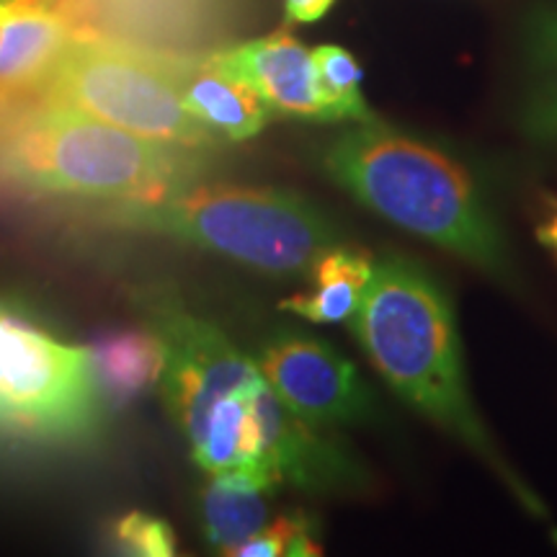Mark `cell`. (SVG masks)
Instances as JSON below:
<instances>
[{
  "mask_svg": "<svg viewBox=\"0 0 557 557\" xmlns=\"http://www.w3.org/2000/svg\"><path fill=\"white\" fill-rule=\"evenodd\" d=\"M369 361L410 408L462 442L534 517L542 500L500 457L472 403L449 297L426 271L400 256L374 263L372 284L351 320Z\"/></svg>",
  "mask_w": 557,
  "mask_h": 557,
  "instance_id": "1",
  "label": "cell"
},
{
  "mask_svg": "<svg viewBox=\"0 0 557 557\" xmlns=\"http://www.w3.org/2000/svg\"><path fill=\"white\" fill-rule=\"evenodd\" d=\"M24 96L178 148L199 150L218 139L186 109L169 58L109 41L70 37L45 78Z\"/></svg>",
  "mask_w": 557,
  "mask_h": 557,
  "instance_id": "5",
  "label": "cell"
},
{
  "mask_svg": "<svg viewBox=\"0 0 557 557\" xmlns=\"http://www.w3.org/2000/svg\"><path fill=\"white\" fill-rule=\"evenodd\" d=\"M235 557H305L320 555V545L312 537V527L305 517H282L267 524L261 532L233 549Z\"/></svg>",
  "mask_w": 557,
  "mask_h": 557,
  "instance_id": "20",
  "label": "cell"
},
{
  "mask_svg": "<svg viewBox=\"0 0 557 557\" xmlns=\"http://www.w3.org/2000/svg\"><path fill=\"white\" fill-rule=\"evenodd\" d=\"M320 99L325 116L333 120L372 122L364 96H361V67L351 52L338 45H323L312 52Z\"/></svg>",
  "mask_w": 557,
  "mask_h": 557,
  "instance_id": "19",
  "label": "cell"
},
{
  "mask_svg": "<svg viewBox=\"0 0 557 557\" xmlns=\"http://www.w3.org/2000/svg\"><path fill=\"white\" fill-rule=\"evenodd\" d=\"M191 148L156 143L107 122L39 101L0 99V176L58 197L158 201L189 186Z\"/></svg>",
  "mask_w": 557,
  "mask_h": 557,
  "instance_id": "3",
  "label": "cell"
},
{
  "mask_svg": "<svg viewBox=\"0 0 557 557\" xmlns=\"http://www.w3.org/2000/svg\"><path fill=\"white\" fill-rule=\"evenodd\" d=\"M129 225L156 230L271 276L312 271L336 246V230L310 201L253 186H199L116 209Z\"/></svg>",
  "mask_w": 557,
  "mask_h": 557,
  "instance_id": "4",
  "label": "cell"
},
{
  "mask_svg": "<svg viewBox=\"0 0 557 557\" xmlns=\"http://www.w3.org/2000/svg\"><path fill=\"white\" fill-rule=\"evenodd\" d=\"M537 238H540L542 243H545L547 248H553L555 253H557V207L553 209V214H549L545 225H540Z\"/></svg>",
  "mask_w": 557,
  "mask_h": 557,
  "instance_id": "23",
  "label": "cell"
},
{
  "mask_svg": "<svg viewBox=\"0 0 557 557\" xmlns=\"http://www.w3.org/2000/svg\"><path fill=\"white\" fill-rule=\"evenodd\" d=\"M160 341L165 351L160 374L165 400L191 447L199 442L218 403L230 395L259 389L267 382L259 364L205 320L169 318Z\"/></svg>",
  "mask_w": 557,
  "mask_h": 557,
  "instance_id": "8",
  "label": "cell"
},
{
  "mask_svg": "<svg viewBox=\"0 0 557 557\" xmlns=\"http://www.w3.org/2000/svg\"><path fill=\"white\" fill-rule=\"evenodd\" d=\"M253 416L259 429V459L282 483L305 491H351L364 483V472L338 444L320 434L263 385L253 395Z\"/></svg>",
  "mask_w": 557,
  "mask_h": 557,
  "instance_id": "10",
  "label": "cell"
},
{
  "mask_svg": "<svg viewBox=\"0 0 557 557\" xmlns=\"http://www.w3.org/2000/svg\"><path fill=\"white\" fill-rule=\"evenodd\" d=\"M186 109L197 120L233 143L256 137L269 120V107L246 83L222 73L205 58H169Z\"/></svg>",
  "mask_w": 557,
  "mask_h": 557,
  "instance_id": "13",
  "label": "cell"
},
{
  "mask_svg": "<svg viewBox=\"0 0 557 557\" xmlns=\"http://www.w3.org/2000/svg\"><path fill=\"white\" fill-rule=\"evenodd\" d=\"M73 39H96L158 58L220 50L238 0H47Z\"/></svg>",
  "mask_w": 557,
  "mask_h": 557,
  "instance_id": "7",
  "label": "cell"
},
{
  "mask_svg": "<svg viewBox=\"0 0 557 557\" xmlns=\"http://www.w3.org/2000/svg\"><path fill=\"white\" fill-rule=\"evenodd\" d=\"M90 351L94 377L114 403H127L160 382L165 351L160 336L139 331L109 333Z\"/></svg>",
  "mask_w": 557,
  "mask_h": 557,
  "instance_id": "16",
  "label": "cell"
},
{
  "mask_svg": "<svg viewBox=\"0 0 557 557\" xmlns=\"http://www.w3.org/2000/svg\"><path fill=\"white\" fill-rule=\"evenodd\" d=\"M90 351L65 346L0 312V429L78 438L96 423Z\"/></svg>",
  "mask_w": 557,
  "mask_h": 557,
  "instance_id": "6",
  "label": "cell"
},
{
  "mask_svg": "<svg viewBox=\"0 0 557 557\" xmlns=\"http://www.w3.org/2000/svg\"><path fill=\"white\" fill-rule=\"evenodd\" d=\"M259 389L230 395L209 413L199 442L191 447V455L199 462V468L214 475V472L259 459V429H256L253 416V395Z\"/></svg>",
  "mask_w": 557,
  "mask_h": 557,
  "instance_id": "18",
  "label": "cell"
},
{
  "mask_svg": "<svg viewBox=\"0 0 557 557\" xmlns=\"http://www.w3.org/2000/svg\"><path fill=\"white\" fill-rule=\"evenodd\" d=\"M67 41L65 21L47 0H0V99L29 94Z\"/></svg>",
  "mask_w": 557,
  "mask_h": 557,
  "instance_id": "12",
  "label": "cell"
},
{
  "mask_svg": "<svg viewBox=\"0 0 557 557\" xmlns=\"http://www.w3.org/2000/svg\"><path fill=\"white\" fill-rule=\"evenodd\" d=\"M256 364L276 398L310 426H346L374 416V398L357 367L320 338L276 333Z\"/></svg>",
  "mask_w": 557,
  "mask_h": 557,
  "instance_id": "9",
  "label": "cell"
},
{
  "mask_svg": "<svg viewBox=\"0 0 557 557\" xmlns=\"http://www.w3.org/2000/svg\"><path fill=\"white\" fill-rule=\"evenodd\" d=\"M122 553L139 557H169L176 553L171 527L143 511H132L114 529Z\"/></svg>",
  "mask_w": 557,
  "mask_h": 557,
  "instance_id": "21",
  "label": "cell"
},
{
  "mask_svg": "<svg viewBox=\"0 0 557 557\" xmlns=\"http://www.w3.org/2000/svg\"><path fill=\"white\" fill-rule=\"evenodd\" d=\"M325 169L374 214L498 282H513L496 218L470 173L447 152L372 120L331 143Z\"/></svg>",
  "mask_w": 557,
  "mask_h": 557,
  "instance_id": "2",
  "label": "cell"
},
{
  "mask_svg": "<svg viewBox=\"0 0 557 557\" xmlns=\"http://www.w3.org/2000/svg\"><path fill=\"white\" fill-rule=\"evenodd\" d=\"M278 485L282 480L263 462L214 472L201 498L209 545L233 555L235 547L261 532L269 521V496Z\"/></svg>",
  "mask_w": 557,
  "mask_h": 557,
  "instance_id": "14",
  "label": "cell"
},
{
  "mask_svg": "<svg viewBox=\"0 0 557 557\" xmlns=\"http://www.w3.org/2000/svg\"><path fill=\"white\" fill-rule=\"evenodd\" d=\"M374 263L359 250H325L312 267V289L282 302V310L312 320V323H344L354 320L372 284Z\"/></svg>",
  "mask_w": 557,
  "mask_h": 557,
  "instance_id": "15",
  "label": "cell"
},
{
  "mask_svg": "<svg viewBox=\"0 0 557 557\" xmlns=\"http://www.w3.org/2000/svg\"><path fill=\"white\" fill-rule=\"evenodd\" d=\"M287 5V16L292 21H299V24H310V21H318L325 16L333 5V0H284Z\"/></svg>",
  "mask_w": 557,
  "mask_h": 557,
  "instance_id": "22",
  "label": "cell"
},
{
  "mask_svg": "<svg viewBox=\"0 0 557 557\" xmlns=\"http://www.w3.org/2000/svg\"><path fill=\"white\" fill-rule=\"evenodd\" d=\"M524 122L537 139L557 145V5L534 13L527 26Z\"/></svg>",
  "mask_w": 557,
  "mask_h": 557,
  "instance_id": "17",
  "label": "cell"
},
{
  "mask_svg": "<svg viewBox=\"0 0 557 557\" xmlns=\"http://www.w3.org/2000/svg\"><path fill=\"white\" fill-rule=\"evenodd\" d=\"M214 67L256 90L269 111L302 120H329L320 99L315 62L302 41L287 32L269 34L209 54Z\"/></svg>",
  "mask_w": 557,
  "mask_h": 557,
  "instance_id": "11",
  "label": "cell"
}]
</instances>
